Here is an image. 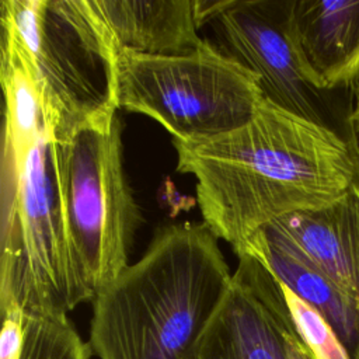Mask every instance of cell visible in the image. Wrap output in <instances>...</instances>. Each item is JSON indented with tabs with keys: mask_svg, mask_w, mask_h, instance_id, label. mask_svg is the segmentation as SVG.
Masks as SVG:
<instances>
[{
	"mask_svg": "<svg viewBox=\"0 0 359 359\" xmlns=\"http://www.w3.org/2000/svg\"><path fill=\"white\" fill-rule=\"evenodd\" d=\"M172 144L177 171L196 180L203 223L236 254L279 219L331 205L359 184L346 140L265 98L244 125Z\"/></svg>",
	"mask_w": 359,
	"mask_h": 359,
	"instance_id": "6da1fadb",
	"label": "cell"
},
{
	"mask_svg": "<svg viewBox=\"0 0 359 359\" xmlns=\"http://www.w3.org/2000/svg\"><path fill=\"white\" fill-rule=\"evenodd\" d=\"M217 240L203 222L161 227L146 252L93 300V355L182 359L231 283Z\"/></svg>",
	"mask_w": 359,
	"mask_h": 359,
	"instance_id": "7a4b0ae2",
	"label": "cell"
},
{
	"mask_svg": "<svg viewBox=\"0 0 359 359\" xmlns=\"http://www.w3.org/2000/svg\"><path fill=\"white\" fill-rule=\"evenodd\" d=\"M1 48L31 73L50 140L116 115L118 49L91 0H3Z\"/></svg>",
	"mask_w": 359,
	"mask_h": 359,
	"instance_id": "3957f363",
	"label": "cell"
},
{
	"mask_svg": "<svg viewBox=\"0 0 359 359\" xmlns=\"http://www.w3.org/2000/svg\"><path fill=\"white\" fill-rule=\"evenodd\" d=\"M93 300L72 251L46 136L15 174L1 175V314L67 316Z\"/></svg>",
	"mask_w": 359,
	"mask_h": 359,
	"instance_id": "277c9868",
	"label": "cell"
},
{
	"mask_svg": "<svg viewBox=\"0 0 359 359\" xmlns=\"http://www.w3.org/2000/svg\"><path fill=\"white\" fill-rule=\"evenodd\" d=\"M255 73L203 38L174 55H118V104L160 123L172 140L189 142L227 133L262 102Z\"/></svg>",
	"mask_w": 359,
	"mask_h": 359,
	"instance_id": "5b68a950",
	"label": "cell"
},
{
	"mask_svg": "<svg viewBox=\"0 0 359 359\" xmlns=\"http://www.w3.org/2000/svg\"><path fill=\"white\" fill-rule=\"evenodd\" d=\"M60 209L76 265L95 296L128 265L140 224L122 146V123L84 126L50 140Z\"/></svg>",
	"mask_w": 359,
	"mask_h": 359,
	"instance_id": "8992f818",
	"label": "cell"
},
{
	"mask_svg": "<svg viewBox=\"0 0 359 359\" xmlns=\"http://www.w3.org/2000/svg\"><path fill=\"white\" fill-rule=\"evenodd\" d=\"M208 24L217 46L257 74L265 100L330 126L324 91L310 84L294 49L287 0H219Z\"/></svg>",
	"mask_w": 359,
	"mask_h": 359,
	"instance_id": "52a82bcc",
	"label": "cell"
},
{
	"mask_svg": "<svg viewBox=\"0 0 359 359\" xmlns=\"http://www.w3.org/2000/svg\"><path fill=\"white\" fill-rule=\"evenodd\" d=\"M294 330L279 280L241 252L226 294L182 359H289L286 337Z\"/></svg>",
	"mask_w": 359,
	"mask_h": 359,
	"instance_id": "ba28073f",
	"label": "cell"
},
{
	"mask_svg": "<svg viewBox=\"0 0 359 359\" xmlns=\"http://www.w3.org/2000/svg\"><path fill=\"white\" fill-rule=\"evenodd\" d=\"M290 36L313 87L359 81V0H287Z\"/></svg>",
	"mask_w": 359,
	"mask_h": 359,
	"instance_id": "9c48e42d",
	"label": "cell"
},
{
	"mask_svg": "<svg viewBox=\"0 0 359 359\" xmlns=\"http://www.w3.org/2000/svg\"><path fill=\"white\" fill-rule=\"evenodd\" d=\"M209 0H91L115 41L118 52L174 55L196 48L199 29L212 18Z\"/></svg>",
	"mask_w": 359,
	"mask_h": 359,
	"instance_id": "30bf717a",
	"label": "cell"
},
{
	"mask_svg": "<svg viewBox=\"0 0 359 359\" xmlns=\"http://www.w3.org/2000/svg\"><path fill=\"white\" fill-rule=\"evenodd\" d=\"M269 227L359 302V184L331 205L285 216Z\"/></svg>",
	"mask_w": 359,
	"mask_h": 359,
	"instance_id": "8fae6325",
	"label": "cell"
},
{
	"mask_svg": "<svg viewBox=\"0 0 359 359\" xmlns=\"http://www.w3.org/2000/svg\"><path fill=\"white\" fill-rule=\"evenodd\" d=\"M241 252L254 254L282 285L317 310L334 330L351 359H359V302L271 227L254 237Z\"/></svg>",
	"mask_w": 359,
	"mask_h": 359,
	"instance_id": "7c38bea8",
	"label": "cell"
},
{
	"mask_svg": "<svg viewBox=\"0 0 359 359\" xmlns=\"http://www.w3.org/2000/svg\"><path fill=\"white\" fill-rule=\"evenodd\" d=\"M0 49V81L6 101L1 175H11L20 170L36 143L50 135L31 73L14 52Z\"/></svg>",
	"mask_w": 359,
	"mask_h": 359,
	"instance_id": "4fadbf2b",
	"label": "cell"
},
{
	"mask_svg": "<svg viewBox=\"0 0 359 359\" xmlns=\"http://www.w3.org/2000/svg\"><path fill=\"white\" fill-rule=\"evenodd\" d=\"M3 316L0 359H90L84 342L67 316Z\"/></svg>",
	"mask_w": 359,
	"mask_h": 359,
	"instance_id": "5bb4252c",
	"label": "cell"
},
{
	"mask_svg": "<svg viewBox=\"0 0 359 359\" xmlns=\"http://www.w3.org/2000/svg\"><path fill=\"white\" fill-rule=\"evenodd\" d=\"M280 283V282H279ZM293 325L311 359H351L339 338L310 304L280 283Z\"/></svg>",
	"mask_w": 359,
	"mask_h": 359,
	"instance_id": "9a60e30c",
	"label": "cell"
},
{
	"mask_svg": "<svg viewBox=\"0 0 359 359\" xmlns=\"http://www.w3.org/2000/svg\"><path fill=\"white\" fill-rule=\"evenodd\" d=\"M286 345H287L289 359H311L296 330L287 334Z\"/></svg>",
	"mask_w": 359,
	"mask_h": 359,
	"instance_id": "2e32d148",
	"label": "cell"
},
{
	"mask_svg": "<svg viewBox=\"0 0 359 359\" xmlns=\"http://www.w3.org/2000/svg\"><path fill=\"white\" fill-rule=\"evenodd\" d=\"M348 122L351 125L352 133L355 136V144H356V156L359 158V81L355 87V101H353V107L352 111L348 116Z\"/></svg>",
	"mask_w": 359,
	"mask_h": 359,
	"instance_id": "e0dca14e",
	"label": "cell"
}]
</instances>
